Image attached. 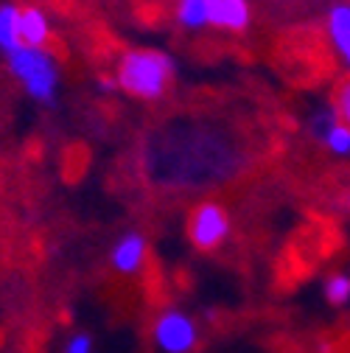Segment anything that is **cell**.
Returning a JSON list of instances; mask_svg holds the SVG:
<instances>
[{
	"label": "cell",
	"mask_w": 350,
	"mask_h": 353,
	"mask_svg": "<svg viewBox=\"0 0 350 353\" xmlns=\"http://www.w3.org/2000/svg\"><path fill=\"white\" fill-rule=\"evenodd\" d=\"M244 168V149L210 129L163 132L146 149L149 180L168 191H202L230 183Z\"/></svg>",
	"instance_id": "1"
},
{
	"label": "cell",
	"mask_w": 350,
	"mask_h": 353,
	"mask_svg": "<svg viewBox=\"0 0 350 353\" xmlns=\"http://www.w3.org/2000/svg\"><path fill=\"white\" fill-rule=\"evenodd\" d=\"M6 65L34 101H39V104L54 101L56 84H59V68L45 48L17 46L6 54Z\"/></svg>",
	"instance_id": "3"
},
{
	"label": "cell",
	"mask_w": 350,
	"mask_h": 353,
	"mask_svg": "<svg viewBox=\"0 0 350 353\" xmlns=\"http://www.w3.org/2000/svg\"><path fill=\"white\" fill-rule=\"evenodd\" d=\"M325 300L331 305H344L350 303V275L339 272V275H331L325 281Z\"/></svg>",
	"instance_id": "13"
},
{
	"label": "cell",
	"mask_w": 350,
	"mask_h": 353,
	"mask_svg": "<svg viewBox=\"0 0 350 353\" xmlns=\"http://www.w3.org/2000/svg\"><path fill=\"white\" fill-rule=\"evenodd\" d=\"M177 65L163 51L154 48H129L115 65V87L141 101H157L174 81Z\"/></svg>",
	"instance_id": "2"
},
{
	"label": "cell",
	"mask_w": 350,
	"mask_h": 353,
	"mask_svg": "<svg viewBox=\"0 0 350 353\" xmlns=\"http://www.w3.org/2000/svg\"><path fill=\"white\" fill-rule=\"evenodd\" d=\"M196 325L188 314L177 312V308H168L163 312L154 323V342L165 350V353H191L196 347Z\"/></svg>",
	"instance_id": "5"
},
{
	"label": "cell",
	"mask_w": 350,
	"mask_h": 353,
	"mask_svg": "<svg viewBox=\"0 0 350 353\" xmlns=\"http://www.w3.org/2000/svg\"><path fill=\"white\" fill-rule=\"evenodd\" d=\"M65 353H93V339L87 334H76V336H70Z\"/></svg>",
	"instance_id": "14"
},
{
	"label": "cell",
	"mask_w": 350,
	"mask_h": 353,
	"mask_svg": "<svg viewBox=\"0 0 350 353\" xmlns=\"http://www.w3.org/2000/svg\"><path fill=\"white\" fill-rule=\"evenodd\" d=\"M331 112L333 118L350 129V73L342 76L333 87V93H331Z\"/></svg>",
	"instance_id": "12"
},
{
	"label": "cell",
	"mask_w": 350,
	"mask_h": 353,
	"mask_svg": "<svg viewBox=\"0 0 350 353\" xmlns=\"http://www.w3.org/2000/svg\"><path fill=\"white\" fill-rule=\"evenodd\" d=\"M146 239L141 233H126L123 239H118V244L112 247V255H110V263L112 270L121 272V275H135L143 270L146 263Z\"/></svg>",
	"instance_id": "7"
},
{
	"label": "cell",
	"mask_w": 350,
	"mask_h": 353,
	"mask_svg": "<svg viewBox=\"0 0 350 353\" xmlns=\"http://www.w3.org/2000/svg\"><path fill=\"white\" fill-rule=\"evenodd\" d=\"M17 17H20V6L17 3H0V51L3 57L23 46L20 42V28H17Z\"/></svg>",
	"instance_id": "10"
},
{
	"label": "cell",
	"mask_w": 350,
	"mask_h": 353,
	"mask_svg": "<svg viewBox=\"0 0 350 353\" xmlns=\"http://www.w3.org/2000/svg\"><path fill=\"white\" fill-rule=\"evenodd\" d=\"M185 230L199 252H213L230 236V213L218 202H199L188 216Z\"/></svg>",
	"instance_id": "4"
},
{
	"label": "cell",
	"mask_w": 350,
	"mask_h": 353,
	"mask_svg": "<svg viewBox=\"0 0 350 353\" xmlns=\"http://www.w3.org/2000/svg\"><path fill=\"white\" fill-rule=\"evenodd\" d=\"M17 28H20V42L31 48H45L51 39V23L39 6H20Z\"/></svg>",
	"instance_id": "8"
},
{
	"label": "cell",
	"mask_w": 350,
	"mask_h": 353,
	"mask_svg": "<svg viewBox=\"0 0 350 353\" xmlns=\"http://www.w3.org/2000/svg\"><path fill=\"white\" fill-rule=\"evenodd\" d=\"M325 31L333 51L339 54V59L347 65L350 70V3H339L328 12L325 17Z\"/></svg>",
	"instance_id": "9"
},
{
	"label": "cell",
	"mask_w": 350,
	"mask_h": 353,
	"mask_svg": "<svg viewBox=\"0 0 350 353\" xmlns=\"http://www.w3.org/2000/svg\"><path fill=\"white\" fill-rule=\"evenodd\" d=\"M207 6H210V0H177L180 26H185L191 31L207 28Z\"/></svg>",
	"instance_id": "11"
},
{
	"label": "cell",
	"mask_w": 350,
	"mask_h": 353,
	"mask_svg": "<svg viewBox=\"0 0 350 353\" xmlns=\"http://www.w3.org/2000/svg\"><path fill=\"white\" fill-rule=\"evenodd\" d=\"M252 20L249 0H210L207 26L218 31H244Z\"/></svg>",
	"instance_id": "6"
}]
</instances>
